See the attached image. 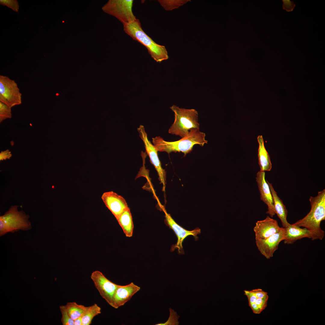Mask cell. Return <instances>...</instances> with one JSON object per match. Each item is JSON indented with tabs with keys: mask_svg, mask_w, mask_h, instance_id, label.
<instances>
[{
	"mask_svg": "<svg viewBox=\"0 0 325 325\" xmlns=\"http://www.w3.org/2000/svg\"><path fill=\"white\" fill-rule=\"evenodd\" d=\"M311 209L303 218L293 223L299 227L308 229L312 235V240L323 238L324 231L320 227L321 222L325 220V190L318 192L315 197L309 198Z\"/></svg>",
	"mask_w": 325,
	"mask_h": 325,
	"instance_id": "obj_1",
	"label": "cell"
},
{
	"mask_svg": "<svg viewBox=\"0 0 325 325\" xmlns=\"http://www.w3.org/2000/svg\"><path fill=\"white\" fill-rule=\"evenodd\" d=\"M205 133L200 132V129L195 128L190 130L187 136L177 141H166L159 136L153 138L152 142L158 152H165L168 153L181 152L186 155L192 151L194 145L203 147L207 144L208 141L205 139Z\"/></svg>",
	"mask_w": 325,
	"mask_h": 325,
	"instance_id": "obj_2",
	"label": "cell"
},
{
	"mask_svg": "<svg viewBox=\"0 0 325 325\" xmlns=\"http://www.w3.org/2000/svg\"><path fill=\"white\" fill-rule=\"evenodd\" d=\"M123 29L124 32L134 40L145 46L151 57L156 62L160 63L168 59L165 47L156 43L145 33L142 29L138 19L123 25Z\"/></svg>",
	"mask_w": 325,
	"mask_h": 325,
	"instance_id": "obj_3",
	"label": "cell"
},
{
	"mask_svg": "<svg viewBox=\"0 0 325 325\" xmlns=\"http://www.w3.org/2000/svg\"><path fill=\"white\" fill-rule=\"evenodd\" d=\"M170 108L174 113L175 120L169 129V133L182 138L187 136L191 129H200L198 114L195 110L180 108L174 105Z\"/></svg>",
	"mask_w": 325,
	"mask_h": 325,
	"instance_id": "obj_4",
	"label": "cell"
},
{
	"mask_svg": "<svg viewBox=\"0 0 325 325\" xmlns=\"http://www.w3.org/2000/svg\"><path fill=\"white\" fill-rule=\"evenodd\" d=\"M18 206H11L9 210L0 216V236L8 232L14 233L20 230L27 231L32 228L28 219L29 216L22 210L19 211Z\"/></svg>",
	"mask_w": 325,
	"mask_h": 325,
	"instance_id": "obj_5",
	"label": "cell"
},
{
	"mask_svg": "<svg viewBox=\"0 0 325 325\" xmlns=\"http://www.w3.org/2000/svg\"><path fill=\"white\" fill-rule=\"evenodd\" d=\"M21 96L14 80L7 76L0 75V101L11 108L21 104Z\"/></svg>",
	"mask_w": 325,
	"mask_h": 325,
	"instance_id": "obj_6",
	"label": "cell"
},
{
	"mask_svg": "<svg viewBox=\"0 0 325 325\" xmlns=\"http://www.w3.org/2000/svg\"><path fill=\"white\" fill-rule=\"evenodd\" d=\"M133 2V0L110 1L105 9L107 12L116 17L124 25L137 19L132 12Z\"/></svg>",
	"mask_w": 325,
	"mask_h": 325,
	"instance_id": "obj_7",
	"label": "cell"
},
{
	"mask_svg": "<svg viewBox=\"0 0 325 325\" xmlns=\"http://www.w3.org/2000/svg\"><path fill=\"white\" fill-rule=\"evenodd\" d=\"M139 136L143 141L147 155L150 158L151 163L153 165L157 172L160 183L163 185V190H165L166 183V172L162 167L159 159L158 151L148 139L147 135L144 126L140 125L137 128Z\"/></svg>",
	"mask_w": 325,
	"mask_h": 325,
	"instance_id": "obj_8",
	"label": "cell"
},
{
	"mask_svg": "<svg viewBox=\"0 0 325 325\" xmlns=\"http://www.w3.org/2000/svg\"><path fill=\"white\" fill-rule=\"evenodd\" d=\"M162 210L165 214L166 224L173 230L177 238V242L172 246L171 251H174L175 249H177L178 254H184L182 245L184 240L190 235L193 236L196 240H197L198 239L197 235L200 233V229L198 228L191 231H188L184 229L176 223L164 208H163Z\"/></svg>",
	"mask_w": 325,
	"mask_h": 325,
	"instance_id": "obj_9",
	"label": "cell"
},
{
	"mask_svg": "<svg viewBox=\"0 0 325 325\" xmlns=\"http://www.w3.org/2000/svg\"><path fill=\"white\" fill-rule=\"evenodd\" d=\"M90 277L100 295L112 307L113 296L117 284L108 280L99 271H93Z\"/></svg>",
	"mask_w": 325,
	"mask_h": 325,
	"instance_id": "obj_10",
	"label": "cell"
},
{
	"mask_svg": "<svg viewBox=\"0 0 325 325\" xmlns=\"http://www.w3.org/2000/svg\"><path fill=\"white\" fill-rule=\"evenodd\" d=\"M285 238V228L281 227L280 231L265 239H256L257 247L260 253L267 259L272 257L278 249L280 243Z\"/></svg>",
	"mask_w": 325,
	"mask_h": 325,
	"instance_id": "obj_11",
	"label": "cell"
},
{
	"mask_svg": "<svg viewBox=\"0 0 325 325\" xmlns=\"http://www.w3.org/2000/svg\"><path fill=\"white\" fill-rule=\"evenodd\" d=\"M244 292L247 297L249 305L254 313L259 314L266 308L269 298L267 292L260 288L245 290Z\"/></svg>",
	"mask_w": 325,
	"mask_h": 325,
	"instance_id": "obj_12",
	"label": "cell"
},
{
	"mask_svg": "<svg viewBox=\"0 0 325 325\" xmlns=\"http://www.w3.org/2000/svg\"><path fill=\"white\" fill-rule=\"evenodd\" d=\"M101 198L116 219L128 208L125 199L113 191L104 193Z\"/></svg>",
	"mask_w": 325,
	"mask_h": 325,
	"instance_id": "obj_13",
	"label": "cell"
},
{
	"mask_svg": "<svg viewBox=\"0 0 325 325\" xmlns=\"http://www.w3.org/2000/svg\"><path fill=\"white\" fill-rule=\"evenodd\" d=\"M261 200L268 206L266 213L272 218L275 213L272 195L269 185L265 179V172L259 171L256 178Z\"/></svg>",
	"mask_w": 325,
	"mask_h": 325,
	"instance_id": "obj_14",
	"label": "cell"
},
{
	"mask_svg": "<svg viewBox=\"0 0 325 325\" xmlns=\"http://www.w3.org/2000/svg\"><path fill=\"white\" fill-rule=\"evenodd\" d=\"M140 289L133 282L125 285H117L113 296L112 307L117 309L123 305Z\"/></svg>",
	"mask_w": 325,
	"mask_h": 325,
	"instance_id": "obj_15",
	"label": "cell"
},
{
	"mask_svg": "<svg viewBox=\"0 0 325 325\" xmlns=\"http://www.w3.org/2000/svg\"><path fill=\"white\" fill-rule=\"evenodd\" d=\"M281 229L277 220L268 216L265 219L256 222L253 228L255 239L266 238L277 233Z\"/></svg>",
	"mask_w": 325,
	"mask_h": 325,
	"instance_id": "obj_16",
	"label": "cell"
},
{
	"mask_svg": "<svg viewBox=\"0 0 325 325\" xmlns=\"http://www.w3.org/2000/svg\"><path fill=\"white\" fill-rule=\"evenodd\" d=\"M285 230V244H293L297 240L304 238H312L311 231L307 228H301L296 225L289 224Z\"/></svg>",
	"mask_w": 325,
	"mask_h": 325,
	"instance_id": "obj_17",
	"label": "cell"
},
{
	"mask_svg": "<svg viewBox=\"0 0 325 325\" xmlns=\"http://www.w3.org/2000/svg\"><path fill=\"white\" fill-rule=\"evenodd\" d=\"M266 181L270 187L272 195L275 214L281 221L283 227L285 228L289 224L287 220L288 211L282 200L278 196L272 184Z\"/></svg>",
	"mask_w": 325,
	"mask_h": 325,
	"instance_id": "obj_18",
	"label": "cell"
},
{
	"mask_svg": "<svg viewBox=\"0 0 325 325\" xmlns=\"http://www.w3.org/2000/svg\"><path fill=\"white\" fill-rule=\"evenodd\" d=\"M257 139L259 144L258 155L260 171H270L272 168V164L269 155L265 147L262 136L259 135Z\"/></svg>",
	"mask_w": 325,
	"mask_h": 325,
	"instance_id": "obj_19",
	"label": "cell"
},
{
	"mask_svg": "<svg viewBox=\"0 0 325 325\" xmlns=\"http://www.w3.org/2000/svg\"><path fill=\"white\" fill-rule=\"evenodd\" d=\"M126 236H132L134 225L130 209L128 208L117 219Z\"/></svg>",
	"mask_w": 325,
	"mask_h": 325,
	"instance_id": "obj_20",
	"label": "cell"
},
{
	"mask_svg": "<svg viewBox=\"0 0 325 325\" xmlns=\"http://www.w3.org/2000/svg\"><path fill=\"white\" fill-rule=\"evenodd\" d=\"M101 308L97 304L86 307L82 315V325H89L93 318L101 314Z\"/></svg>",
	"mask_w": 325,
	"mask_h": 325,
	"instance_id": "obj_21",
	"label": "cell"
},
{
	"mask_svg": "<svg viewBox=\"0 0 325 325\" xmlns=\"http://www.w3.org/2000/svg\"><path fill=\"white\" fill-rule=\"evenodd\" d=\"M65 305L69 314L73 320L82 316L86 308L75 302H68Z\"/></svg>",
	"mask_w": 325,
	"mask_h": 325,
	"instance_id": "obj_22",
	"label": "cell"
},
{
	"mask_svg": "<svg viewBox=\"0 0 325 325\" xmlns=\"http://www.w3.org/2000/svg\"><path fill=\"white\" fill-rule=\"evenodd\" d=\"M190 0H159L158 2L164 9L167 11L178 8L186 4Z\"/></svg>",
	"mask_w": 325,
	"mask_h": 325,
	"instance_id": "obj_23",
	"label": "cell"
},
{
	"mask_svg": "<svg viewBox=\"0 0 325 325\" xmlns=\"http://www.w3.org/2000/svg\"><path fill=\"white\" fill-rule=\"evenodd\" d=\"M11 117V108L0 101V122Z\"/></svg>",
	"mask_w": 325,
	"mask_h": 325,
	"instance_id": "obj_24",
	"label": "cell"
},
{
	"mask_svg": "<svg viewBox=\"0 0 325 325\" xmlns=\"http://www.w3.org/2000/svg\"><path fill=\"white\" fill-rule=\"evenodd\" d=\"M61 314V322L63 325H74V320L72 319L69 314L65 305L60 306Z\"/></svg>",
	"mask_w": 325,
	"mask_h": 325,
	"instance_id": "obj_25",
	"label": "cell"
},
{
	"mask_svg": "<svg viewBox=\"0 0 325 325\" xmlns=\"http://www.w3.org/2000/svg\"><path fill=\"white\" fill-rule=\"evenodd\" d=\"M170 314L168 320L164 323H158L155 325H178L179 324L178 319L179 316L177 312L171 308H169Z\"/></svg>",
	"mask_w": 325,
	"mask_h": 325,
	"instance_id": "obj_26",
	"label": "cell"
},
{
	"mask_svg": "<svg viewBox=\"0 0 325 325\" xmlns=\"http://www.w3.org/2000/svg\"><path fill=\"white\" fill-rule=\"evenodd\" d=\"M0 4L5 5L14 11L18 12L19 6L18 2L14 0H0Z\"/></svg>",
	"mask_w": 325,
	"mask_h": 325,
	"instance_id": "obj_27",
	"label": "cell"
},
{
	"mask_svg": "<svg viewBox=\"0 0 325 325\" xmlns=\"http://www.w3.org/2000/svg\"><path fill=\"white\" fill-rule=\"evenodd\" d=\"M283 4V8L287 12L292 11L295 6V4L293 1L290 0H282Z\"/></svg>",
	"mask_w": 325,
	"mask_h": 325,
	"instance_id": "obj_28",
	"label": "cell"
},
{
	"mask_svg": "<svg viewBox=\"0 0 325 325\" xmlns=\"http://www.w3.org/2000/svg\"><path fill=\"white\" fill-rule=\"evenodd\" d=\"M12 156L11 152L8 149L2 151L0 153V160L2 161L9 159Z\"/></svg>",
	"mask_w": 325,
	"mask_h": 325,
	"instance_id": "obj_29",
	"label": "cell"
},
{
	"mask_svg": "<svg viewBox=\"0 0 325 325\" xmlns=\"http://www.w3.org/2000/svg\"><path fill=\"white\" fill-rule=\"evenodd\" d=\"M74 325H82V316L74 320Z\"/></svg>",
	"mask_w": 325,
	"mask_h": 325,
	"instance_id": "obj_30",
	"label": "cell"
}]
</instances>
